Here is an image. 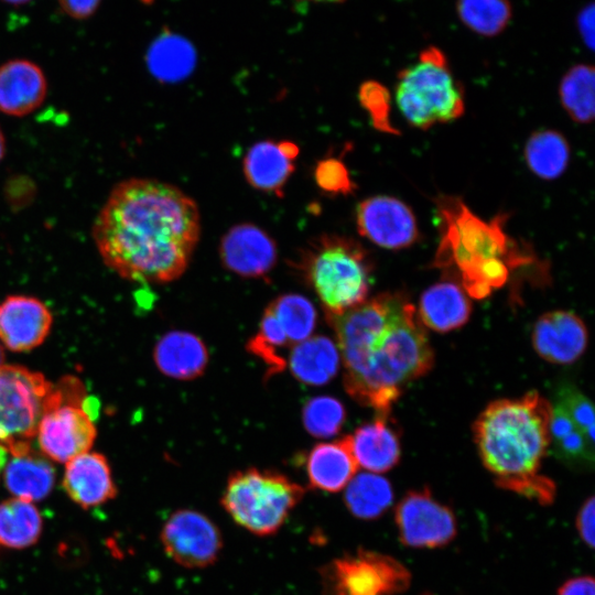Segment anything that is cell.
I'll list each match as a JSON object with an SVG mask.
<instances>
[{
    "instance_id": "26",
    "label": "cell",
    "mask_w": 595,
    "mask_h": 595,
    "mask_svg": "<svg viewBox=\"0 0 595 595\" xmlns=\"http://www.w3.org/2000/svg\"><path fill=\"white\" fill-rule=\"evenodd\" d=\"M550 445L553 454L575 468H593L594 440L585 434L556 404L552 405Z\"/></svg>"
},
{
    "instance_id": "35",
    "label": "cell",
    "mask_w": 595,
    "mask_h": 595,
    "mask_svg": "<svg viewBox=\"0 0 595 595\" xmlns=\"http://www.w3.org/2000/svg\"><path fill=\"white\" fill-rule=\"evenodd\" d=\"M305 430L315 437L326 439L339 433L346 411L336 398L320 396L310 399L302 411Z\"/></svg>"
},
{
    "instance_id": "44",
    "label": "cell",
    "mask_w": 595,
    "mask_h": 595,
    "mask_svg": "<svg viewBox=\"0 0 595 595\" xmlns=\"http://www.w3.org/2000/svg\"><path fill=\"white\" fill-rule=\"evenodd\" d=\"M6 155V138L0 128V162Z\"/></svg>"
},
{
    "instance_id": "8",
    "label": "cell",
    "mask_w": 595,
    "mask_h": 595,
    "mask_svg": "<svg viewBox=\"0 0 595 595\" xmlns=\"http://www.w3.org/2000/svg\"><path fill=\"white\" fill-rule=\"evenodd\" d=\"M87 404L84 383L76 377L52 385L35 434L45 457L66 463L90 451L97 431Z\"/></svg>"
},
{
    "instance_id": "38",
    "label": "cell",
    "mask_w": 595,
    "mask_h": 595,
    "mask_svg": "<svg viewBox=\"0 0 595 595\" xmlns=\"http://www.w3.org/2000/svg\"><path fill=\"white\" fill-rule=\"evenodd\" d=\"M315 177L318 185L326 192L347 194L353 190L348 170L336 159L320 162Z\"/></svg>"
},
{
    "instance_id": "18",
    "label": "cell",
    "mask_w": 595,
    "mask_h": 595,
    "mask_svg": "<svg viewBox=\"0 0 595 595\" xmlns=\"http://www.w3.org/2000/svg\"><path fill=\"white\" fill-rule=\"evenodd\" d=\"M47 95V80L34 62L15 58L0 65V112L23 117L36 110Z\"/></svg>"
},
{
    "instance_id": "24",
    "label": "cell",
    "mask_w": 595,
    "mask_h": 595,
    "mask_svg": "<svg viewBox=\"0 0 595 595\" xmlns=\"http://www.w3.org/2000/svg\"><path fill=\"white\" fill-rule=\"evenodd\" d=\"M3 479L13 497L34 502L46 498L52 491L55 469L48 459L30 447L11 454Z\"/></svg>"
},
{
    "instance_id": "23",
    "label": "cell",
    "mask_w": 595,
    "mask_h": 595,
    "mask_svg": "<svg viewBox=\"0 0 595 595\" xmlns=\"http://www.w3.org/2000/svg\"><path fill=\"white\" fill-rule=\"evenodd\" d=\"M470 313L472 303L466 292L456 281L448 279L426 289L419 302L421 323L440 333L462 327Z\"/></svg>"
},
{
    "instance_id": "34",
    "label": "cell",
    "mask_w": 595,
    "mask_h": 595,
    "mask_svg": "<svg viewBox=\"0 0 595 595\" xmlns=\"http://www.w3.org/2000/svg\"><path fill=\"white\" fill-rule=\"evenodd\" d=\"M457 13L472 31L493 36L507 26L511 8L508 0H458Z\"/></svg>"
},
{
    "instance_id": "14",
    "label": "cell",
    "mask_w": 595,
    "mask_h": 595,
    "mask_svg": "<svg viewBox=\"0 0 595 595\" xmlns=\"http://www.w3.org/2000/svg\"><path fill=\"white\" fill-rule=\"evenodd\" d=\"M53 316L39 299L10 295L0 303V342L17 353L40 346L50 334Z\"/></svg>"
},
{
    "instance_id": "47",
    "label": "cell",
    "mask_w": 595,
    "mask_h": 595,
    "mask_svg": "<svg viewBox=\"0 0 595 595\" xmlns=\"http://www.w3.org/2000/svg\"><path fill=\"white\" fill-rule=\"evenodd\" d=\"M310 1H317V2H342L344 0H310Z\"/></svg>"
},
{
    "instance_id": "31",
    "label": "cell",
    "mask_w": 595,
    "mask_h": 595,
    "mask_svg": "<svg viewBox=\"0 0 595 595\" xmlns=\"http://www.w3.org/2000/svg\"><path fill=\"white\" fill-rule=\"evenodd\" d=\"M148 66L158 78L172 80L188 73L194 53L188 42L171 33L162 34L150 46Z\"/></svg>"
},
{
    "instance_id": "17",
    "label": "cell",
    "mask_w": 595,
    "mask_h": 595,
    "mask_svg": "<svg viewBox=\"0 0 595 595\" xmlns=\"http://www.w3.org/2000/svg\"><path fill=\"white\" fill-rule=\"evenodd\" d=\"M65 464L62 484L67 496L79 507L89 509L116 497L117 487L102 454L88 451Z\"/></svg>"
},
{
    "instance_id": "2",
    "label": "cell",
    "mask_w": 595,
    "mask_h": 595,
    "mask_svg": "<svg viewBox=\"0 0 595 595\" xmlns=\"http://www.w3.org/2000/svg\"><path fill=\"white\" fill-rule=\"evenodd\" d=\"M326 321L336 336L346 392L378 414H389L407 385L433 366L423 324L401 292L380 293Z\"/></svg>"
},
{
    "instance_id": "9",
    "label": "cell",
    "mask_w": 595,
    "mask_h": 595,
    "mask_svg": "<svg viewBox=\"0 0 595 595\" xmlns=\"http://www.w3.org/2000/svg\"><path fill=\"white\" fill-rule=\"evenodd\" d=\"M322 595H398L411 583L409 570L397 559L358 549L320 569Z\"/></svg>"
},
{
    "instance_id": "29",
    "label": "cell",
    "mask_w": 595,
    "mask_h": 595,
    "mask_svg": "<svg viewBox=\"0 0 595 595\" xmlns=\"http://www.w3.org/2000/svg\"><path fill=\"white\" fill-rule=\"evenodd\" d=\"M393 501L390 483L376 474L355 475L347 484L344 502L348 511L361 520H375L382 516Z\"/></svg>"
},
{
    "instance_id": "45",
    "label": "cell",
    "mask_w": 595,
    "mask_h": 595,
    "mask_svg": "<svg viewBox=\"0 0 595 595\" xmlns=\"http://www.w3.org/2000/svg\"><path fill=\"white\" fill-rule=\"evenodd\" d=\"M1 1L11 6H23L31 2L32 0H1Z\"/></svg>"
},
{
    "instance_id": "33",
    "label": "cell",
    "mask_w": 595,
    "mask_h": 595,
    "mask_svg": "<svg viewBox=\"0 0 595 595\" xmlns=\"http://www.w3.org/2000/svg\"><path fill=\"white\" fill-rule=\"evenodd\" d=\"M282 326L292 347L309 338L316 325L312 302L300 294H283L267 306Z\"/></svg>"
},
{
    "instance_id": "5",
    "label": "cell",
    "mask_w": 595,
    "mask_h": 595,
    "mask_svg": "<svg viewBox=\"0 0 595 595\" xmlns=\"http://www.w3.org/2000/svg\"><path fill=\"white\" fill-rule=\"evenodd\" d=\"M299 269L318 298L325 317H331L367 300L374 262L358 241L322 235L302 251Z\"/></svg>"
},
{
    "instance_id": "22",
    "label": "cell",
    "mask_w": 595,
    "mask_h": 595,
    "mask_svg": "<svg viewBox=\"0 0 595 595\" xmlns=\"http://www.w3.org/2000/svg\"><path fill=\"white\" fill-rule=\"evenodd\" d=\"M153 358L163 375L178 380H192L205 371L208 350L205 343L195 334L172 331L158 340Z\"/></svg>"
},
{
    "instance_id": "1",
    "label": "cell",
    "mask_w": 595,
    "mask_h": 595,
    "mask_svg": "<svg viewBox=\"0 0 595 595\" xmlns=\"http://www.w3.org/2000/svg\"><path fill=\"white\" fill-rule=\"evenodd\" d=\"M199 235L195 201L172 184L143 177L117 183L91 229L104 263L122 279L144 283L180 278Z\"/></svg>"
},
{
    "instance_id": "19",
    "label": "cell",
    "mask_w": 595,
    "mask_h": 595,
    "mask_svg": "<svg viewBox=\"0 0 595 595\" xmlns=\"http://www.w3.org/2000/svg\"><path fill=\"white\" fill-rule=\"evenodd\" d=\"M298 145L290 141L266 140L253 144L244 158V174L248 183L259 191L281 195L295 170Z\"/></svg>"
},
{
    "instance_id": "12",
    "label": "cell",
    "mask_w": 595,
    "mask_h": 595,
    "mask_svg": "<svg viewBox=\"0 0 595 595\" xmlns=\"http://www.w3.org/2000/svg\"><path fill=\"white\" fill-rule=\"evenodd\" d=\"M394 521L401 543L414 549L445 547L457 533L454 512L428 488L408 491L396 507Z\"/></svg>"
},
{
    "instance_id": "21",
    "label": "cell",
    "mask_w": 595,
    "mask_h": 595,
    "mask_svg": "<svg viewBox=\"0 0 595 595\" xmlns=\"http://www.w3.org/2000/svg\"><path fill=\"white\" fill-rule=\"evenodd\" d=\"M350 436L358 466L372 473H385L398 464L401 455L400 436L389 414H378Z\"/></svg>"
},
{
    "instance_id": "36",
    "label": "cell",
    "mask_w": 595,
    "mask_h": 595,
    "mask_svg": "<svg viewBox=\"0 0 595 595\" xmlns=\"http://www.w3.org/2000/svg\"><path fill=\"white\" fill-rule=\"evenodd\" d=\"M554 404L560 407L585 434L594 440L593 405L583 392L573 385H562L555 393Z\"/></svg>"
},
{
    "instance_id": "32",
    "label": "cell",
    "mask_w": 595,
    "mask_h": 595,
    "mask_svg": "<svg viewBox=\"0 0 595 595\" xmlns=\"http://www.w3.org/2000/svg\"><path fill=\"white\" fill-rule=\"evenodd\" d=\"M247 350L259 357L268 367L267 374L283 371L286 367V349L292 348L274 314L266 307L258 332L249 339Z\"/></svg>"
},
{
    "instance_id": "20",
    "label": "cell",
    "mask_w": 595,
    "mask_h": 595,
    "mask_svg": "<svg viewBox=\"0 0 595 595\" xmlns=\"http://www.w3.org/2000/svg\"><path fill=\"white\" fill-rule=\"evenodd\" d=\"M357 469L350 435L316 444L305 456L307 482L313 489L337 493L347 486Z\"/></svg>"
},
{
    "instance_id": "41",
    "label": "cell",
    "mask_w": 595,
    "mask_h": 595,
    "mask_svg": "<svg viewBox=\"0 0 595 595\" xmlns=\"http://www.w3.org/2000/svg\"><path fill=\"white\" fill-rule=\"evenodd\" d=\"M556 595H595L594 578L589 575L572 577L559 587Z\"/></svg>"
},
{
    "instance_id": "13",
    "label": "cell",
    "mask_w": 595,
    "mask_h": 595,
    "mask_svg": "<svg viewBox=\"0 0 595 595\" xmlns=\"http://www.w3.org/2000/svg\"><path fill=\"white\" fill-rule=\"evenodd\" d=\"M356 224L363 237L386 249L408 248L420 236L412 209L391 196H375L360 202Z\"/></svg>"
},
{
    "instance_id": "27",
    "label": "cell",
    "mask_w": 595,
    "mask_h": 595,
    "mask_svg": "<svg viewBox=\"0 0 595 595\" xmlns=\"http://www.w3.org/2000/svg\"><path fill=\"white\" fill-rule=\"evenodd\" d=\"M524 160L538 177L551 181L560 177L570 161V145L556 130L543 129L533 132L526 142Z\"/></svg>"
},
{
    "instance_id": "30",
    "label": "cell",
    "mask_w": 595,
    "mask_h": 595,
    "mask_svg": "<svg viewBox=\"0 0 595 595\" xmlns=\"http://www.w3.org/2000/svg\"><path fill=\"white\" fill-rule=\"evenodd\" d=\"M595 74L593 66L575 65L563 76L560 84V99L571 119L588 123L594 119Z\"/></svg>"
},
{
    "instance_id": "43",
    "label": "cell",
    "mask_w": 595,
    "mask_h": 595,
    "mask_svg": "<svg viewBox=\"0 0 595 595\" xmlns=\"http://www.w3.org/2000/svg\"><path fill=\"white\" fill-rule=\"evenodd\" d=\"M9 456H10V452L8 447L3 443H0V475L7 466Z\"/></svg>"
},
{
    "instance_id": "40",
    "label": "cell",
    "mask_w": 595,
    "mask_h": 595,
    "mask_svg": "<svg viewBox=\"0 0 595 595\" xmlns=\"http://www.w3.org/2000/svg\"><path fill=\"white\" fill-rule=\"evenodd\" d=\"M65 14L75 20L90 18L98 10L101 0H57Z\"/></svg>"
},
{
    "instance_id": "15",
    "label": "cell",
    "mask_w": 595,
    "mask_h": 595,
    "mask_svg": "<svg viewBox=\"0 0 595 595\" xmlns=\"http://www.w3.org/2000/svg\"><path fill=\"white\" fill-rule=\"evenodd\" d=\"M219 256L226 269L242 278L266 277L274 267V240L252 224L231 227L221 238Z\"/></svg>"
},
{
    "instance_id": "39",
    "label": "cell",
    "mask_w": 595,
    "mask_h": 595,
    "mask_svg": "<svg viewBox=\"0 0 595 595\" xmlns=\"http://www.w3.org/2000/svg\"><path fill=\"white\" fill-rule=\"evenodd\" d=\"M594 497H588L581 506L576 516V529L582 541L588 545L589 549L594 548V517H595V504Z\"/></svg>"
},
{
    "instance_id": "46",
    "label": "cell",
    "mask_w": 595,
    "mask_h": 595,
    "mask_svg": "<svg viewBox=\"0 0 595 595\" xmlns=\"http://www.w3.org/2000/svg\"><path fill=\"white\" fill-rule=\"evenodd\" d=\"M3 359H4V353L0 344V367L3 365Z\"/></svg>"
},
{
    "instance_id": "25",
    "label": "cell",
    "mask_w": 595,
    "mask_h": 595,
    "mask_svg": "<svg viewBox=\"0 0 595 595\" xmlns=\"http://www.w3.org/2000/svg\"><path fill=\"white\" fill-rule=\"evenodd\" d=\"M339 360L337 345L331 338L318 335L294 345L288 355L286 366L300 382L322 386L336 376Z\"/></svg>"
},
{
    "instance_id": "42",
    "label": "cell",
    "mask_w": 595,
    "mask_h": 595,
    "mask_svg": "<svg viewBox=\"0 0 595 595\" xmlns=\"http://www.w3.org/2000/svg\"><path fill=\"white\" fill-rule=\"evenodd\" d=\"M578 31L589 50L594 47V6L585 7L577 18Z\"/></svg>"
},
{
    "instance_id": "37",
    "label": "cell",
    "mask_w": 595,
    "mask_h": 595,
    "mask_svg": "<svg viewBox=\"0 0 595 595\" xmlns=\"http://www.w3.org/2000/svg\"><path fill=\"white\" fill-rule=\"evenodd\" d=\"M359 98L376 129L391 134L400 133L390 122V94L385 86L367 82L360 87Z\"/></svg>"
},
{
    "instance_id": "3",
    "label": "cell",
    "mask_w": 595,
    "mask_h": 595,
    "mask_svg": "<svg viewBox=\"0 0 595 595\" xmlns=\"http://www.w3.org/2000/svg\"><path fill=\"white\" fill-rule=\"evenodd\" d=\"M552 404L537 391L489 403L473 425L484 466L497 486L541 505L555 497L552 479L540 473L550 447Z\"/></svg>"
},
{
    "instance_id": "7",
    "label": "cell",
    "mask_w": 595,
    "mask_h": 595,
    "mask_svg": "<svg viewBox=\"0 0 595 595\" xmlns=\"http://www.w3.org/2000/svg\"><path fill=\"white\" fill-rule=\"evenodd\" d=\"M396 100L414 128L429 129L464 113V93L444 54L435 47L421 52L419 61L398 76Z\"/></svg>"
},
{
    "instance_id": "11",
    "label": "cell",
    "mask_w": 595,
    "mask_h": 595,
    "mask_svg": "<svg viewBox=\"0 0 595 595\" xmlns=\"http://www.w3.org/2000/svg\"><path fill=\"white\" fill-rule=\"evenodd\" d=\"M160 540L166 555L186 569L213 565L223 550L218 526L206 515L193 509H177L165 520Z\"/></svg>"
},
{
    "instance_id": "6",
    "label": "cell",
    "mask_w": 595,
    "mask_h": 595,
    "mask_svg": "<svg viewBox=\"0 0 595 595\" xmlns=\"http://www.w3.org/2000/svg\"><path fill=\"white\" fill-rule=\"evenodd\" d=\"M304 494L303 486L282 473L249 467L228 477L220 504L236 524L269 537L281 529Z\"/></svg>"
},
{
    "instance_id": "28",
    "label": "cell",
    "mask_w": 595,
    "mask_h": 595,
    "mask_svg": "<svg viewBox=\"0 0 595 595\" xmlns=\"http://www.w3.org/2000/svg\"><path fill=\"white\" fill-rule=\"evenodd\" d=\"M42 516L31 501L12 497L0 504V544L24 549L37 542Z\"/></svg>"
},
{
    "instance_id": "10",
    "label": "cell",
    "mask_w": 595,
    "mask_h": 595,
    "mask_svg": "<svg viewBox=\"0 0 595 595\" xmlns=\"http://www.w3.org/2000/svg\"><path fill=\"white\" fill-rule=\"evenodd\" d=\"M51 388L40 372L15 365L0 367V443L8 450L35 436Z\"/></svg>"
},
{
    "instance_id": "16",
    "label": "cell",
    "mask_w": 595,
    "mask_h": 595,
    "mask_svg": "<svg viewBox=\"0 0 595 595\" xmlns=\"http://www.w3.org/2000/svg\"><path fill=\"white\" fill-rule=\"evenodd\" d=\"M532 344L541 358L558 365L572 364L586 348L587 329L573 312H548L533 326Z\"/></svg>"
},
{
    "instance_id": "4",
    "label": "cell",
    "mask_w": 595,
    "mask_h": 595,
    "mask_svg": "<svg viewBox=\"0 0 595 595\" xmlns=\"http://www.w3.org/2000/svg\"><path fill=\"white\" fill-rule=\"evenodd\" d=\"M435 205L441 239L433 266L456 269L469 296H488L507 283L512 271L537 260L528 245L506 232L507 215L485 221L453 195L437 196Z\"/></svg>"
}]
</instances>
